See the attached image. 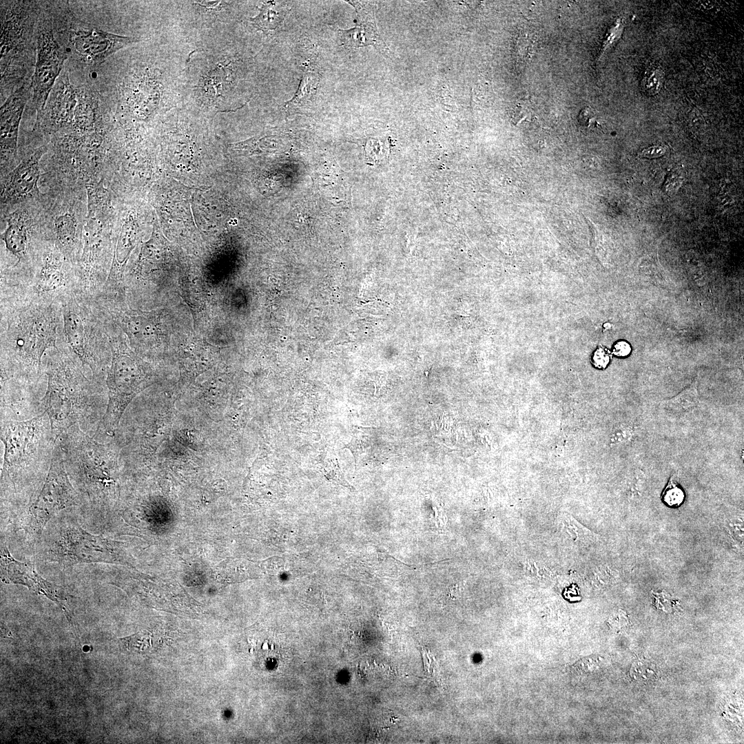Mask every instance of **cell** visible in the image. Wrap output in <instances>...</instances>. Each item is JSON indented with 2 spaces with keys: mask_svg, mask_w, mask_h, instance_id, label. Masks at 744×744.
<instances>
[{
  "mask_svg": "<svg viewBox=\"0 0 744 744\" xmlns=\"http://www.w3.org/2000/svg\"><path fill=\"white\" fill-rule=\"evenodd\" d=\"M1 380H10L40 395L46 377L42 359L57 347L62 322L61 301L21 296L1 298Z\"/></svg>",
  "mask_w": 744,
  "mask_h": 744,
  "instance_id": "6da1fadb",
  "label": "cell"
},
{
  "mask_svg": "<svg viewBox=\"0 0 744 744\" xmlns=\"http://www.w3.org/2000/svg\"><path fill=\"white\" fill-rule=\"evenodd\" d=\"M44 356L46 388L41 408L49 417L54 438L74 425L94 437L107 406L106 384L86 374L87 369L61 338Z\"/></svg>",
  "mask_w": 744,
  "mask_h": 744,
  "instance_id": "7a4b0ae2",
  "label": "cell"
},
{
  "mask_svg": "<svg viewBox=\"0 0 744 744\" xmlns=\"http://www.w3.org/2000/svg\"><path fill=\"white\" fill-rule=\"evenodd\" d=\"M3 445L1 489L19 493L25 485L38 493L50 466L56 442L45 412L25 420L1 418Z\"/></svg>",
  "mask_w": 744,
  "mask_h": 744,
  "instance_id": "3957f363",
  "label": "cell"
},
{
  "mask_svg": "<svg viewBox=\"0 0 744 744\" xmlns=\"http://www.w3.org/2000/svg\"><path fill=\"white\" fill-rule=\"evenodd\" d=\"M70 479L94 504L107 506L115 498L119 446L114 438L101 443L78 425L56 440Z\"/></svg>",
  "mask_w": 744,
  "mask_h": 744,
  "instance_id": "277c9868",
  "label": "cell"
},
{
  "mask_svg": "<svg viewBox=\"0 0 744 744\" xmlns=\"http://www.w3.org/2000/svg\"><path fill=\"white\" fill-rule=\"evenodd\" d=\"M61 303L63 342L92 378L105 383L112 349L105 320L94 298L72 291Z\"/></svg>",
  "mask_w": 744,
  "mask_h": 744,
  "instance_id": "5b68a950",
  "label": "cell"
},
{
  "mask_svg": "<svg viewBox=\"0 0 744 744\" xmlns=\"http://www.w3.org/2000/svg\"><path fill=\"white\" fill-rule=\"evenodd\" d=\"M23 277L8 296L61 301L67 293L76 291L74 266L55 242L34 249Z\"/></svg>",
  "mask_w": 744,
  "mask_h": 744,
  "instance_id": "8992f818",
  "label": "cell"
},
{
  "mask_svg": "<svg viewBox=\"0 0 744 744\" xmlns=\"http://www.w3.org/2000/svg\"><path fill=\"white\" fill-rule=\"evenodd\" d=\"M106 327L112 349L111 363L105 380L108 401L94 437L99 435L114 437L124 409L141 385L143 378L138 362L127 353L120 343L116 326L106 320Z\"/></svg>",
  "mask_w": 744,
  "mask_h": 744,
  "instance_id": "52a82bcc",
  "label": "cell"
},
{
  "mask_svg": "<svg viewBox=\"0 0 744 744\" xmlns=\"http://www.w3.org/2000/svg\"><path fill=\"white\" fill-rule=\"evenodd\" d=\"M79 504V493L65 469L61 449L56 442L48 473L39 493L26 512L25 530L39 537L48 521L60 510Z\"/></svg>",
  "mask_w": 744,
  "mask_h": 744,
  "instance_id": "ba28073f",
  "label": "cell"
},
{
  "mask_svg": "<svg viewBox=\"0 0 744 744\" xmlns=\"http://www.w3.org/2000/svg\"><path fill=\"white\" fill-rule=\"evenodd\" d=\"M66 59V53L56 41L51 27L46 21L41 23L37 34L35 69L30 83L32 103L37 116L43 110Z\"/></svg>",
  "mask_w": 744,
  "mask_h": 744,
  "instance_id": "9c48e42d",
  "label": "cell"
},
{
  "mask_svg": "<svg viewBox=\"0 0 744 744\" xmlns=\"http://www.w3.org/2000/svg\"><path fill=\"white\" fill-rule=\"evenodd\" d=\"M70 41L74 51L85 61L99 64L116 52L138 41L97 28H79L72 31Z\"/></svg>",
  "mask_w": 744,
  "mask_h": 744,
  "instance_id": "30bf717a",
  "label": "cell"
},
{
  "mask_svg": "<svg viewBox=\"0 0 744 744\" xmlns=\"http://www.w3.org/2000/svg\"><path fill=\"white\" fill-rule=\"evenodd\" d=\"M77 96L66 72L55 82L45 103L37 116V122L46 130L53 132L70 125L74 118Z\"/></svg>",
  "mask_w": 744,
  "mask_h": 744,
  "instance_id": "8fae6325",
  "label": "cell"
},
{
  "mask_svg": "<svg viewBox=\"0 0 744 744\" xmlns=\"http://www.w3.org/2000/svg\"><path fill=\"white\" fill-rule=\"evenodd\" d=\"M30 90V85L23 84L7 98L1 107V164L14 159L17 156L19 123Z\"/></svg>",
  "mask_w": 744,
  "mask_h": 744,
  "instance_id": "7c38bea8",
  "label": "cell"
},
{
  "mask_svg": "<svg viewBox=\"0 0 744 744\" xmlns=\"http://www.w3.org/2000/svg\"><path fill=\"white\" fill-rule=\"evenodd\" d=\"M62 553L74 562H112L108 539L89 534L81 528L67 530L61 540Z\"/></svg>",
  "mask_w": 744,
  "mask_h": 744,
  "instance_id": "4fadbf2b",
  "label": "cell"
},
{
  "mask_svg": "<svg viewBox=\"0 0 744 744\" xmlns=\"http://www.w3.org/2000/svg\"><path fill=\"white\" fill-rule=\"evenodd\" d=\"M45 151V145L39 147L8 174L1 189L2 202L21 200L37 190L40 176L39 161Z\"/></svg>",
  "mask_w": 744,
  "mask_h": 744,
  "instance_id": "5bb4252c",
  "label": "cell"
},
{
  "mask_svg": "<svg viewBox=\"0 0 744 744\" xmlns=\"http://www.w3.org/2000/svg\"><path fill=\"white\" fill-rule=\"evenodd\" d=\"M1 568L2 581L28 586L54 599L52 585L41 577L32 565L14 559L6 546L1 550Z\"/></svg>",
  "mask_w": 744,
  "mask_h": 744,
  "instance_id": "9a60e30c",
  "label": "cell"
},
{
  "mask_svg": "<svg viewBox=\"0 0 744 744\" xmlns=\"http://www.w3.org/2000/svg\"><path fill=\"white\" fill-rule=\"evenodd\" d=\"M357 12L358 24L349 30H339L342 43L350 48L375 45L379 42L373 15L360 2L349 1Z\"/></svg>",
  "mask_w": 744,
  "mask_h": 744,
  "instance_id": "2e32d148",
  "label": "cell"
},
{
  "mask_svg": "<svg viewBox=\"0 0 744 744\" xmlns=\"http://www.w3.org/2000/svg\"><path fill=\"white\" fill-rule=\"evenodd\" d=\"M557 526L563 536L575 544L588 546L599 540V535L588 529L569 515L562 514L557 518Z\"/></svg>",
  "mask_w": 744,
  "mask_h": 744,
  "instance_id": "e0dca14e",
  "label": "cell"
},
{
  "mask_svg": "<svg viewBox=\"0 0 744 744\" xmlns=\"http://www.w3.org/2000/svg\"><path fill=\"white\" fill-rule=\"evenodd\" d=\"M319 83V74L313 69L306 70L302 75L297 92L287 101L285 108H297L308 104L313 97Z\"/></svg>",
  "mask_w": 744,
  "mask_h": 744,
  "instance_id": "ac0fdd59",
  "label": "cell"
},
{
  "mask_svg": "<svg viewBox=\"0 0 744 744\" xmlns=\"http://www.w3.org/2000/svg\"><path fill=\"white\" fill-rule=\"evenodd\" d=\"M283 14L276 8L273 1L264 2L259 14L251 19L254 25L263 31L276 29L283 21Z\"/></svg>",
  "mask_w": 744,
  "mask_h": 744,
  "instance_id": "d6986e66",
  "label": "cell"
},
{
  "mask_svg": "<svg viewBox=\"0 0 744 744\" xmlns=\"http://www.w3.org/2000/svg\"><path fill=\"white\" fill-rule=\"evenodd\" d=\"M698 402L697 395L694 392L681 393L676 397L664 402L665 408L674 413H683L694 407Z\"/></svg>",
  "mask_w": 744,
  "mask_h": 744,
  "instance_id": "ffe728a7",
  "label": "cell"
},
{
  "mask_svg": "<svg viewBox=\"0 0 744 744\" xmlns=\"http://www.w3.org/2000/svg\"><path fill=\"white\" fill-rule=\"evenodd\" d=\"M662 501L669 506H679L685 500V493L678 484L675 475L670 477L661 494Z\"/></svg>",
  "mask_w": 744,
  "mask_h": 744,
  "instance_id": "44dd1931",
  "label": "cell"
},
{
  "mask_svg": "<svg viewBox=\"0 0 744 744\" xmlns=\"http://www.w3.org/2000/svg\"><path fill=\"white\" fill-rule=\"evenodd\" d=\"M662 74L660 70H657L644 79L645 88L650 94H656L659 90L663 79Z\"/></svg>",
  "mask_w": 744,
  "mask_h": 744,
  "instance_id": "7402d4cb",
  "label": "cell"
},
{
  "mask_svg": "<svg viewBox=\"0 0 744 744\" xmlns=\"http://www.w3.org/2000/svg\"><path fill=\"white\" fill-rule=\"evenodd\" d=\"M610 361V353L606 349L599 347L594 352L592 357L593 366L599 369H605Z\"/></svg>",
  "mask_w": 744,
  "mask_h": 744,
  "instance_id": "603a6c76",
  "label": "cell"
},
{
  "mask_svg": "<svg viewBox=\"0 0 744 744\" xmlns=\"http://www.w3.org/2000/svg\"><path fill=\"white\" fill-rule=\"evenodd\" d=\"M666 147L663 145H655L644 149L640 152V156L645 158H658L665 154Z\"/></svg>",
  "mask_w": 744,
  "mask_h": 744,
  "instance_id": "cb8c5ba5",
  "label": "cell"
},
{
  "mask_svg": "<svg viewBox=\"0 0 744 744\" xmlns=\"http://www.w3.org/2000/svg\"><path fill=\"white\" fill-rule=\"evenodd\" d=\"M631 347L626 341H619L612 347V353L617 357L623 358L628 356L631 352Z\"/></svg>",
  "mask_w": 744,
  "mask_h": 744,
  "instance_id": "d4e9b609",
  "label": "cell"
},
{
  "mask_svg": "<svg viewBox=\"0 0 744 744\" xmlns=\"http://www.w3.org/2000/svg\"><path fill=\"white\" fill-rule=\"evenodd\" d=\"M345 447L349 448L351 451V453H353L355 458V464H357L358 457L360 454L362 453V449L359 445L358 440L353 437L351 440V442L346 445Z\"/></svg>",
  "mask_w": 744,
  "mask_h": 744,
  "instance_id": "484cf974",
  "label": "cell"
},
{
  "mask_svg": "<svg viewBox=\"0 0 744 744\" xmlns=\"http://www.w3.org/2000/svg\"><path fill=\"white\" fill-rule=\"evenodd\" d=\"M460 594L458 586H453L449 590V595L452 599H457Z\"/></svg>",
  "mask_w": 744,
  "mask_h": 744,
  "instance_id": "4316f807",
  "label": "cell"
}]
</instances>
